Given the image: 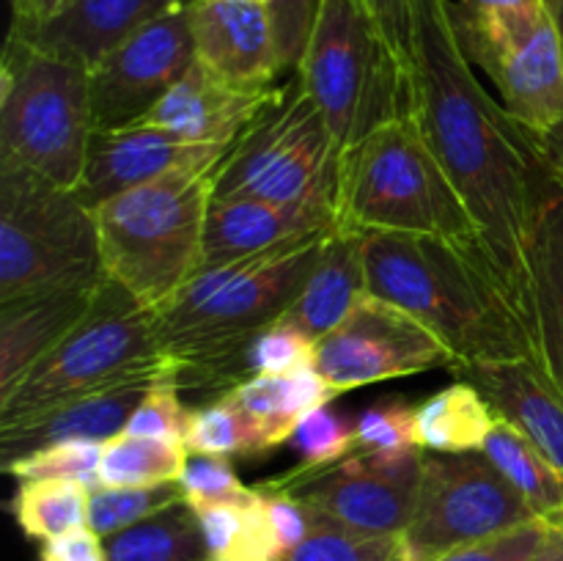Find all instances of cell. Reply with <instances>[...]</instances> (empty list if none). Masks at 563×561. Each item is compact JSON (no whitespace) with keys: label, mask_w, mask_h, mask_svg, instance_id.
<instances>
[{"label":"cell","mask_w":563,"mask_h":561,"mask_svg":"<svg viewBox=\"0 0 563 561\" xmlns=\"http://www.w3.org/2000/svg\"><path fill=\"white\" fill-rule=\"evenodd\" d=\"M412 3L416 69L410 113L465 198L484 251L504 275L537 344L528 237L542 160L531 135L478 82L456 33L454 0Z\"/></svg>","instance_id":"obj_1"},{"label":"cell","mask_w":563,"mask_h":561,"mask_svg":"<svg viewBox=\"0 0 563 561\" xmlns=\"http://www.w3.org/2000/svg\"><path fill=\"white\" fill-rule=\"evenodd\" d=\"M328 234L196 270L154 311L159 346L170 363L168 383L218 399L251 380L247 346L295 306Z\"/></svg>","instance_id":"obj_2"},{"label":"cell","mask_w":563,"mask_h":561,"mask_svg":"<svg viewBox=\"0 0 563 561\" xmlns=\"http://www.w3.org/2000/svg\"><path fill=\"white\" fill-rule=\"evenodd\" d=\"M368 295L410 311L454 355L456 369L537 361L526 317L484 245L416 234H363ZM544 369V366H542Z\"/></svg>","instance_id":"obj_3"},{"label":"cell","mask_w":563,"mask_h":561,"mask_svg":"<svg viewBox=\"0 0 563 561\" xmlns=\"http://www.w3.org/2000/svg\"><path fill=\"white\" fill-rule=\"evenodd\" d=\"M335 229L416 234L484 245L482 231L412 113L377 127L339 154Z\"/></svg>","instance_id":"obj_4"},{"label":"cell","mask_w":563,"mask_h":561,"mask_svg":"<svg viewBox=\"0 0 563 561\" xmlns=\"http://www.w3.org/2000/svg\"><path fill=\"white\" fill-rule=\"evenodd\" d=\"M212 170H174L93 207L102 270L157 311L201 267Z\"/></svg>","instance_id":"obj_5"},{"label":"cell","mask_w":563,"mask_h":561,"mask_svg":"<svg viewBox=\"0 0 563 561\" xmlns=\"http://www.w3.org/2000/svg\"><path fill=\"white\" fill-rule=\"evenodd\" d=\"M91 138L88 69L9 31L0 64V157L77 190Z\"/></svg>","instance_id":"obj_6"},{"label":"cell","mask_w":563,"mask_h":561,"mask_svg":"<svg viewBox=\"0 0 563 561\" xmlns=\"http://www.w3.org/2000/svg\"><path fill=\"white\" fill-rule=\"evenodd\" d=\"M148 377L170 380L154 311L108 278L82 322L14 388L0 394V424Z\"/></svg>","instance_id":"obj_7"},{"label":"cell","mask_w":563,"mask_h":561,"mask_svg":"<svg viewBox=\"0 0 563 561\" xmlns=\"http://www.w3.org/2000/svg\"><path fill=\"white\" fill-rule=\"evenodd\" d=\"M297 80L322 110L339 152L410 113L412 77L357 0H319Z\"/></svg>","instance_id":"obj_8"},{"label":"cell","mask_w":563,"mask_h":561,"mask_svg":"<svg viewBox=\"0 0 563 561\" xmlns=\"http://www.w3.org/2000/svg\"><path fill=\"white\" fill-rule=\"evenodd\" d=\"M102 278L93 209L75 190L0 157V306Z\"/></svg>","instance_id":"obj_9"},{"label":"cell","mask_w":563,"mask_h":561,"mask_svg":"<svg viewBox=\"0 0 563 561\" xmlns=\"http://www.w3.org/2000/svg\"><path fill=\"white\" fill-rule=\"evenodd\" d=\"M339 154L322 110L295 80L214 165L212 196L333 207Z\"/></svg>","instance_id":"obj_10"},{"label":"cell","mask_w":563,"mask_h":561,"mask_svg":"<svg viewBox=\"0 0 563 561\" xmlns=\"http://www.w3.org/2000/svg\"><path fill=\"white\" fill-rule=\"evenodd\" d=\"M531 520L537 512L484 451H423L416 512L401 537L410 561H432Z\"/></svg>","instance_id":"obj_11"},{"label":"cell","mask_w":563,"mask_h":561,"mask_svg":"<svg viewBox=\"0 0 563 561\" xmlns=\"http://www.w3.org/2000/svg\"><path fill=\"white\" fill-rule=\"evenodd\" d=\"M423 449L385 457L355 451L311 473L286 471L264 482L300 501L313 520L361 534H405L416 512Z\"/></svg>","instance_id":"obj_12"},{"label":"cell","mask_w":563,"mask_h":561,"mask_svg":"<svg viewBox=\"0 0 563 561\" xmlns=\"http://www.w3.org/2000/svg\"><path fill=\"white\" fill-rule=\"evenodd\" d=\"M443 366H456L449 346L410 311L368 292L317 341V369L335 394Z\"/></svg>","instance_id":"obj_13"},{"label":"cell","mask_w":563,"mask_h":561,"mask_svg":"<svg viewBox=\"0 0 563 561\" xmlns=\"http://www.w3.org/2000/svg\"><path fill=\"white\" fill-rule=\"evenodd\" d=\"M187 3L146 22L88 72L93 132L137 124L196 64Z\"/></svg>","instance_id":"obj_14"},{"label":"cell","mask_w":563,"mask_h":561,"mask_svg":"<svg viewBox=\"0 0 563 561\" xmlns=\"http://www.w3.org/2000/svg\"><path fill=\"white\" fill-rule=\"evenodd\" d=\"M229 148L218 143L181 141L146 127L93 132L86 174L75 193L93 209L115 193L146 185L174 170H212Z\"/></svg>","instance_id":"obj_15"},{"label":"cell","mask_w":563,"mask_h":561,"mask_svg":"<svg viewBox=\"0 0 563 561\" xmlns=\"http://www.w3.org/2000/svg\"><path fill=\"white\" fill-rule=\"evenodd\" d=\"M284 86L245 88L192 64L179 82L137 124L192 143L234 146L247 127L278 102Z\"/></svg>","instance_id":"obj_16"},{"label":"cell","mask_w":563,"mask_h":561,"mask_svg":"<svg viewBox=\"0 0 563 561\" xmlns=\"http://www.w3.org/2000/svg\"><path fill=\"white\" fill-rule=\"evenodd\" d=\"M196 61L245 88H269L280 75L273 14L258 0H190Z\"/></svg>","instance_id":"obj_17"},{"label":"cell","mask_w":563,"mask_h":561,"mask_svg":"<svg viewBox=\"0 0 563 561\" xmlns=\"http://www.w3.org/2000/svg\"><path fill=\"white\" fill-rule=\"evenodd\" d=\"M333 226V207L212 196L203 226L201 267L256 256L302 237L328 234Z\"/></svg>","instance_id":"obj_18"},{"label":"cell","mask_w":563,"mask_h":561,"mask_svg":"<svg viewBox=\"0 0 563 561\" xmlns=\"http://www.w3.org/2000/svg\"><path fill=\"white\" fill-rule=\"evenodd\" d=\"M484 72L498 86L506 113L533 141L563 127V50L550 11L515 50Z\"/></svg>","instance_id":"obj_19"},{"label":"cell","mask_w":563,"mask_h":561,"mask_svg":"<svg viewBox=\"0 0 563 561\" xmlns=\"http://www.w3.org/2000/svg\"><path fill=\"white\" fill-rule=\"evenodd\" d=\"M528 264L539 355L544 372L563 391V179L544 163L533 198Z\"/></svg>","instance_id":"obj_20"},{"label":"cell","mask_w":563,"mask_h":561,"mask_svg":"<svg viewBox=\"0 0 563 561\" xmlns=\"http://www.w3.org/2000/svg\"><path fill=\"white\" fill-rule=\"evenodd\" d=\"M176 3L185 0H75L53 20L31 28L11 25V33L91 72L132 33Z\"/></svg>","instance_id":"obj_21"},{"label":"cell","mask_w":563,"mask_h":561,"mask_svg":"<svg viewBox=\"0 0 563 561\" xmlns=\"http://www.w3.org/2000/svg\"><path fill=\"white\" fill-rule=\"evenodd\" d=\"M104 280L60 286L0 306V394L14 388L82 322Z\"/></svg>","instance_id":"obj_22"},{"label":"cell","mask_w":563,"mask_h":561,"mask_svg":"<svg viewBox=\"0 0 563 561\" xmlns=\"http://www.w3.org/2000/svg\"><path fill=\"white\" fill-rule=\"evenodd\" d=\"M157 383H163V380H132V383L115 385V388L99 391V394L55 405L49 410L36 413V416L0 424L3 465L25 454H33L38 449H47V446L66 443V440L104 443V440L115 438L126 429L143 394Z\"/></svg>","instance_id":"obj_23"},{"label":"cell","mask_w":563,"mask_h":561,"mask_svg":"<svg viewBox=\"0 0 563 561\" xmlns=\"http://www.w3.org/2000/svg\"><path fill=\"white\" fill-rule=\"evenodd\" d=\"M456 372L563 471V391L537 361L478 363Z\"/></svg>","instance_id":"obj_24"},{"label":"cell","mask_w":563,"mask_h":561,"mask_svg":"<svg viewBox=\"0 0 563 561\" xmlns=\"http://www.w3.org/2000/svg\"><path fill=\"white\" fill-rule=\"evenodd\" d=\"M366 292L363 237L333 226L319 248L317 262L295 306L280 319L319 341L344 322L346 314L357 306Z\"/></svg>","instance_id":"obj_25"},{"label":"cell","mask_w":563,"mask_h":561,"mask_svg":"<svg viewBox=\"0 0 563 561\" xmlns=\"http://www.w3.org/2000/svg\"><path fill=\"white\" fill-rule=\"evenodd\" d=\"M231 402L240 407L253 424L262 443L264 454L275 451L278 446L289 443L297 424L308 413L330 405L335 394L333 385L322 377L317 366L302 369L289 377H273V374H256L229 391Z\"/></svg>","instance_id":"obj_26"},{"label":"cell","mask_w":563,"mask_h":561,"mask_svg":"<svg viewBox=\"0 0 563 561\" xmlns=\"http://www.w3.org/2000/svg\"><path fill=\"white\" fill-rule=\"evenodd\" d=\"M495 421L498 410L493 402L467 380H456L416 405L418 446L423 451H440V454L484 451Z\"/></svg>","instance_id":"obj_27"},{"label":"cell","mask_w":563,"mask_h":561,"mask_svg":"<svg viewBox=\"0 0 563 561\" xmlns=\"http://www.w3.org/2000/svg\"><path fill=\"white\" fill-rule=\"evenodd\" d=\"M484 454L520 490L539 520L563 526V471L517 424L498 416Z\"/></svg>","instance_id":"obj_28"},{"label":"cell","mask_w":563,"mask_h":561,"mask_svg":"<svg viewBox=\"0 0 563 561\" xmlns=\"http://www.w3.org/2000/svg\"><path fill=\"white\" fill-rule=\"evenodd\" d=\"M104 561H212L196 509L168 506L104 539Z\"/></svg>","instance_id":"obj_29"},{"label":"cell","mask_w":563,"mask_h":561,"mask_svg":"<svg viewBox=\"0 0 563 561\" xmlns=\"http://www.w3.org/2000/svg\"><path fill=\"white\" fill-rule=\"evenodd\" d=\"M192 509L201 522L212 561H280L284 556L262 493L245 506L209 504Z\"/></svg>","instance_id":"obj_30"},{"label":"cell","mask_w":563,"mask_h":561,"mask_svg":"<svg viewBox=\"0 0 563 561\" xmlns=\"http://www.w3.org/2000/svg\"><path fill=\"white\" fill-rule=\"evenodd\" d=\"M91 490L71 479H20L11 498V515L27 539L60 537L88 526Z\"/></svg>","instance_id":"obj_31"},{"label":"cell","mask_w":563,"mask_h":561,"mask_svg":"<svg viewBox=\"0 0 563 561\" xmlns=\"http://www.w3.org/2000/svg\"><path fill=\"white\" fill-rule=\"evenodd\" d=\"M187 460H190V451L185 446L119 432L115 438L104 440L99 479H102V487L174 484L185 473Z\"/></svg>","instance_id":"obj_32"},{"label":"cell","mask_w":563,"mask_h":561,"mask_svg":"<svg viewBox=\"0 0 563 561\" xmlns=\"http://www.w3.org/2000/svg\"><path fill=\"white\" fill-rule=\"evenodd\" d=\"M185 446L190 454L201 457H258L264 454L258 435L245 413L229 399L203 402L201 407H190Z\"/></svg>","instance_id":"obj_33"},{"label":"cell","mask_w":563,"mask_h":561,"mask_svg":"<svg viewBox=\"0 0 563 561\" xmlns=\"http://www.w3.org/2000/svg\"><path fill=\"white\" fill-rule=\"evenodd\" d=\"M280 561H410V553L401 534H361L313 520L311 534Z\"/></svg>","instance_id":"obj_34"},{"label":"cell","mask_w":563,"mask_h":561,"mask_svg":"<svg viewBox=\"0 0 563 561\" xmlns=\"http://www.w3.org/2000/svg\"><path fill=\"white\" fill-rule=\"evenodd\" d=\"M179 501H185L179 482L154 484V487H99L91 493L88 526L108 539Z\"/></svg>","instance_id":"obj_35"},{"label":"cell","mask_w":563,"mask_h":561,"mask_svg":"<svg viewBox=\"0 0 563 561\" xmlns=\"http://www.w3.org/2000/svg\"><path fill=\"white\" fill-rule=\"evenodd\" d=\"M291 449L297 451V465L291 468L295 473L322 471V468L335 465L357 451V432L355 418H346L344 413L333 410L330 405L308 413L297 424L295 435L289 440Z\"/></svg>","instance_id":"obj_36"},{"label":"cell","mask_w":563,"mask_h":561,"mask_svg":"<svg viewBox=\"0 0 563 561\" xmlns=\"http://www.w3.org/2000/svg\"><path fill=\"white\" fill-rule=\"evenodd\" d=\"M104 443L93 440H66V443L47 446L20 460L5 462L3 471L14 479H71L86 484L88 490L102 487L99 462H102Z\"/></svg>","instance_id":"obj_37"},{"label":"cell","mask_w":563,"mask_h":561,"mask_svg":"<svg viewBox=\"0 0 563 561\" xmlns=\"http://www.w3.org/2000/svg\"><path fill=\"white\" fill-rule=\"evenodd\" d=\"M357 451H372V454H407V451L421 449L418 446L416 427V405H410L401 396H388L374 405H368L355 418Z\"/></svg>","instance_id":"obj_38"},{"label":"cell","mask_w":563,"mask_h":561,"mask_svg":"<svg viewBox=\"0 0 563 561\" xmlns=\"http://www.w3.org/2000/svg\"><path fill=\"white\" fill-rule=\"evenodd\" d=\"M245 366L251 377L256 374L289 377L302 369L317 366V341L297 330L295 324L278 319L251 341L245 352Z\"/></svg>","instance_id":"obj_39"},{"label":"cell","mask_w":563,"mask_h":561,"mask_svg":"<svg viewBox=\"0 0 563 561\" xmlns=\"http://www.w3.org/2000/svg\"><path fill=\"white\" fill-rule=\"evenodd\" d=\"M181 493L190 506L209 504H253L258 498L256 487H245L236 476L229 457L190 454L185 473L179 479Z\"/></svg>","instance_id":"obj_40"},{"label":"cell","mask_w":563,"mask_h":561,"mask_svg":"<svg viewBox=\"0 0 563 561\" xmlns=\"http://www.w3.org/2000/svg\"><path fill=\"white\" fill-rule=\"evenodd\" d=\"M179 394L181 391L176 388L174 383H168V380L152 385V388L143 394V399L137 402L135 413H132L124 432L137 435V438H154L165 440V443L185 446L190 407L181 402Z\"/></svg>","instance_id":"obj_41"},{"label":"cell","mask_w":563,"mask_h":561,"mask_svg":"<svg viewBox=\"0 0 563 561\" xmlns=\"http://www.w3.org/2000/svg\"><path fill=\"white\" fill-rule=\"evenodd\" d=\"M372 20L390 53L396 55L407 75L416 69V3L412 0H357Z\"/></svg>","instance_id":"obj_42"},{"label":"cell","mask_w":563,"mask_h":561,"mask_svg":"<svg viewBox=\"0 0 563 561\" xmlns=\"http://www.w3.org/2000/svg\"><path fill=\"white\" fill-rule=\"evenodd\" d=\"M550 528H553L550 522L531 520L526 526H517L493 539H484V542L451 550V553L438 556L432 561H526L542 548Z\"/></svg>","instance_id":"obj_43"},{"label":"cell","mask_w":563,"mask_h":561,"mask_svg":"<svg viewBox=\"0 0 563 561\" xmlns=\"http://www.w3.org/2000/svg\"><path fill=\"white\" fill-rule=\"evenodd\" d=\"M280 69H297L317 20L319 0H269Z\"/></svg>","instance_id":"obj_44"},{"label":"cell","mask_w":563,"mask_h":561,"mask_svg":"<svg viewBox=\"0 0 563 561\" xmlns=\"http://www.w3.org/2000/svg\"><path fill=\"white\" fill-rule=\"evenodd\" d=\"M256 490L262 493L264 506H267V515L273 520L275 534H278L280 548H284V553H289L291 548H297L311 534V512L300 501L291 498L289 493H284V490H273L264 482L256 484Z\"/></svg>","instance_id":"obj_45"},{"label":"cell","mask_w":563,"mask_h":561,"mask_svg":"<svg viewBox=\"0 0 563 561\" xmlns=\"http://www.w3.org/2000/svg\"><path fill=\"white\" fill-rule=\"evenodd\" d=\"M38 561H104V539L91 526L75 528L42 542Z\"/></svg>","instance_id":"obj_46"},{"label":"cell","mask_w":563,"mask_h":561,"mask_svg":"<svg viewBox=\"0 0 563 561\" xmlns=\"http://www.w3.org/2000/svg\"><path fill=\"white\" fill-rule=\"evenodd\" d=\"M71 3H75V0H31V6H27L25 14L14 16V20H11V25H16V28L38 25V22H47V20H53V16H58L60 11L69 9Z\"/></svg>","instance_id":"obj_47"},{"label":"cell","mask_w":563,"mask_h":561,"mask_svg":"<svg viewBox=\"0 0 563 561\" xmlns=\"http://www.w3.org/2000/svg\"><path fill=\"white\" fill-rule=\"evenodd\" d=\"M526 561H563V526L550 528L548 539L542 542V548Z\"/></svg>","instance_id":"obj_48"},{"label":"cell","mask_w":563,"mask_h":561,"mask_svg":"<svg viewBox=\"0 0 563 561\" xmlns=\"http://www.w3.org/2000/svg\"><path fill=\"white\" fill-rule=\"evenodd\" d=\"M544 6H548L555 28H559V38H561V50H563V0H544Z\"/></svg>","instance_id":"obj_49"},{"label":"cell","mask_w":563,"mask_h":561,"mask_svg":"<svg viewBox=\"0 0 563 561\" xmlns=\"http://www.w3.org/2000/svg\"><path fill=\"white\" fill-rule=\"evenodd\" d=\"M31 6V0H11V9H14V16H22Z\"/></svg>","instance_id":"obj_50"},{"label":"cell","mask_w":563,"mask_h":561,"mask_svg":"<svg viewBox=\"0 0 563 561\" xmlns=\"http://www.w3.org/2000/svg\"><path fill=\"white\" fill-rule=\"evenodd\" d=\"M258 3H269V0H258Z\"/></svg>","instance_id":"obj_51"}]
</instances>
